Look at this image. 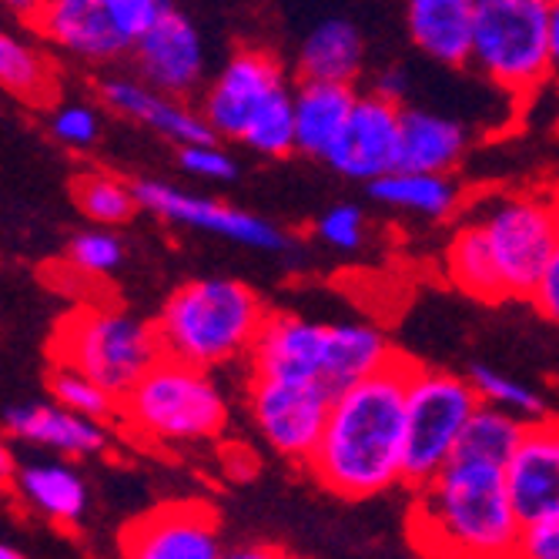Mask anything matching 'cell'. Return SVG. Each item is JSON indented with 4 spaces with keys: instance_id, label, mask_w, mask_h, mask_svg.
I'll list each match as a JSON object with an SVG mask.
<instances>
[{
    "instance_id": "1",
    "label": "cell",
    "mask_w": 559,
    "mask_h": 559,
    "mask_svg": "<svg viewBox=\"0 0 559 559\" xmlns=\"http://www.w3.org/2000/svg\"><path fill=\"white\" fill-rule=\"evenodd\" d=\"M556 245L559 209L552 191H496L460 215L442 269L476 301H530Z\"/></svg>"
},
{
    "instance_id": "2",
    "label": "cell",
    "mask_w": 559,
    "mask_h": 559,
    "mask_svg": "<svg viewBox=\"0 0 559 559\" xmlns=\"http://www.w3.org/2000/svg\"><path fill=\"white\" fill-rule=\"evenodd\" d=\"M413 359L395 355L379 372L332 395L309 473L338 499H372L405 483V389Z\"/></svg>"
},
{
    "instance_id": "3",
    "label": "cell",
    "mask_w": 559,
    "mask_h": 559,
    "mask_svg": "<svg viewBox=\"0 0 559 559\" xmlns=\"http://www.w3.org/2000/svg\"><path fill=\"white\" fill-rule=\"evenodd\" d=\"M405 526L413 546L429 559H520L526 523L502 466L455 455L416 486Z\"/></svg>"
},
{
    "instance_id": "4",
    "label": "cell",
    "mask_w": 559,
    "mask_h": 559,
    "mask_svg": "<svg viewBox=\"0 0 559 559\" xmlns=\"http://www.w3.org/2000/svg\"><path fill=\"white\" fill-rule=\"evenodd\" d=\"M265 298L248 282L212 275L178 285L158 312L162 352L198 369H222L248 359L265 319Z\"/></svg>"
},
{
    "instance_id": "5",
    "label": "cell",
    "mask_w": 559,
    "mask_h": 559,
    "mask_svg": "<svg viewBox=\"0 0 559 559\" xmlns=\"http://www.w3.org/2000/svg\"><path fill=\"white\" fill-rule=\"evenodd\" d=\"M118 416L147 442L205 445L228 426V399L212 369H198L162 355L121 395Z\"/></svg>"
},
{
    "instance_id": "6",
    "label": "cell",
    "mask_w": 559,
    "mask_h": 559,
    "mask_svg": "<svg viewBox=\"0 0 559 559\" xmlns=\"http://www.w3.org/2000/svg\"><path fill=\"white\" fill-rule=\"evenodd\" d=\"M162 355L155 325L124 309H108V305H78L50 335V362L91 376L118 399Z\"/></svg>"
},
{
    "instance_id": "7",
    "label": "cell",
    "mask_w": 559,
    "mask_h": 559,
    "mask_svg": "<svg viewBox=\"0 0 559 559\" xmlns=\"http://www.w3.org/2000/svg\"><path fill=\"white\" fill-rule=\"evenodd\" d=\"M469 64L502 94L530 100L549 81V0H476Z\"/></svg>"
},
{
    "instance_id": "8",
    "label": "cell",
    "mask_w": 559,
    "mask_h": 559,
    "mask_svg": "<svg viewBox=\"0 0 559 559\" xmlns=\"http://www.w3.org/2000/svg\"><path fill=\"white\" fill-rule=\"evenodd\" d=\"M479 409L469 376L413 362L405 389V483L419 486L449 466Z\"/></svg>"
},
{
    "instance_id": "9",
    "label": "cell",
    "mask_w": 559,
    "mask_h": 559,
    "mask_svg": "<svg viewBox=\"0 0 559 559\" xmlns=\"http://www.w3.org/2000/svg\"><path fill=\"white\" fill-rule=\"evenodd\" d=\"M248 416L259 436L285 460L305 466L325 429L332 389L312 379L248 376Z\"/></svg>"
},
{
    "instance_id": "10",
    "label": "cell",
    "mask_w": 559,
    "mask_h": 559,
    "mask_svg": "<svg viewBox=\"0 0 559 559\" xmlns=\"http://www.w3.org/2000/svg\"><path fill=\"white\" fill-rule=\"evenodd\" d=\"M138 205L151 215L165 218L168 225L191 228L201 235H218L228 238L241 248H255V251H292L295 241L285 228L275 222L228 205L222 198H205V194H191L178 185L158 181V178H141L134 181Z\"/></svg>"
},
{
    "instance_id": "11",
    "label": "cell",
    "mask_w": 559,
    "mask_h": 559,
    "mask_svg": "<svg viewBox=\"0 0 559 559\" xmlns=\"http://www.w3.org/2000/svg\"><path fill=\"white\" fill-rule=\"evenodd\" d=\"M288 87L282 61L265 47H241L225 68L201 91V118L218 134V141H238L245 124L262 105Z\"/></svg>"
},
{
    "instance_id": "12",
    "label": "cell",
    "mask_w": 559,
    "mask_h": 559,
    "mask_svg": "<svg viewBox=\"0 0 559 559\" xmlns=\"http://www.w3.org/2000/svg\"><path fill=\"white\" fill-rule=\"evenodd\" d=\"M399 134H402V105L376 91L359 94L348 121L325 151V165L348 181H376L385 171L399 168Z\"/></svg>"
},
{
    "instance_id": "13",
    "label": "cell",
    "mask_w": 559,
    "mask_h": 559,
    "mask_svg": "<svg viewBox=\"0 0 559 559\" xmlns=\"http://www.w3.org/2000/svg\"><path fill=\"white\" fill-rule=\"evenodd\" d=\"M124 559H222L218 516L209 502H165L121 533Z\"/></svg>"
},
{
    "instance_id": "14",
    "label": "cell",
    "mask_w": 559,
    "mask_h": 559,
    "mask_svg": "<svg viewBox=\"0 0 559 559\" xmlns=\"http://www.w3.org/2000/svg\"><path fill=\"white\" fill-rule=\"evenodd\" d=\"M131 55H134L138 78L171 97H191L205 84V71H209L205 40H201L191 17L171 4L162 11L155 27L134 40Z\"/></svg>"
},
{
    "instance_id": "15",
    "label": "cell",
    "mask_w": 559,
    "mask_h": 559,
    "mask_svg": "<svg viewBox=\"0 0 559 559\" xmlns=\"http://www.w3.org/2000/svg\"><path fill=\"white\" fill-rule=\"evenodd\" d=\"M329 352H332V322L295 316V312H272L245 362H248V376L312 379L329 385Z\"/></svg>"
},
{
    "instance_id": "16",
    "label": "cell",
    "mask_w": 559,
    "mask_h": 559,
    "mask_svg": "<svg viewBox=\"0 0 559 559\" xmlns=\"http://www.w3.org/2000/svg\"><path fill=\"white\" fill-rule=\"evenodd\" d=\"M24 21L64 55L91 64L115 61L131 50L100 0H37Z\"/></svg>"
},
{
    "instance_id": "17",
    "label": "cell",
    "mask_w": 559,
    "mask_h": 559,
    "mask_svg": "<svg viewBox=\"0 0 559 559\" xmlns=\"http://www.w3.org/2000/svg\"><path fill=\"white\" fill-rule=\"evenodd\" d=\"M506 469L513 506L523 523H536L559 510V419L526 423Z\"/></svg>"
},
{
    "instance_id": "18",
    "label": "cell",
    "mask_w": 559,
    "mask_h": 559,
    "mask_svg": "<svg viewBox=\"0 0 559 559\" xmlns=\"http://www.w3.org/2000/svg\"><path fill=\"white\" fill-rule=\"evenodd\" d=\"M97 94L111 111H118V115H124V118L151 128V131H158L162 138H168L175 144L215 141L218 138L209 128V121L201 118V111L191 108L185 97H171L165 91H155L141 78H124V74L100 78Z\"/></svg>"
},
{
    "instance_id": "19",
    "label": "cell",
    "mask_w": 559,
    "mask_h": 559,
    "mask_svg": "<svg viewBox=\"0 0 559 559\" xmlns=\"http://www.w3.org/2000/svg\"><path fill=\"white\" fill-rule=\"evenodd\" d=\"M0 426L8 429V436H14L21 442L61 452V455H97L111 442V432L105 423L71 413L55 399L8 405L4 416H0Z\"/></svg>"
},
{
    "instance_id": "20",
    "label": "cell",
    "mask_w": 559,
    "mask_h": 559,
    "mask_svg": "<svg viewBox=\"0 0 559 559\" xmlns=\"http://www.w3.org/2000/svg\"><path fill=\"white\" fill-rule=\"evenodd\" d=\"M405 27L429 61L466 68L473 55L476 0H405Z\"/></svg>"
},
{
    "instance_id": "21",
    "label": "cell",
    "mask_w": 559,
    "mask_h": 559,
    "mask_svg": "<svg viewBox=\"0 0 559 559\" xmlns=\"http://www.w3.org/2000/svg\"><path fill=\"white\" fill-rule=\"evenodd\" d=\"M366 188L376 205L395 215H413L416 222H445L463 209V188L445 171L392 168Z\"/></svg>"
},
{
    "instance_id": "22",
    "label": "cell",
    "mask_w": 559,
    "mask_h": 559,
    "mask_svg": "<svg viewBox=\"0 0 559 559\" xmlns=\"http://www.w3.org/2000/svg\"><path fill=\"white\" fill-rule=\"evenodd\" d=\"M469 151V131L463 121L449 115L402 105V134H399V168L445 171L452 175Z\"/></svg>"
},
{
    "instance_id": "23",
    "label": "cell",
    "mask_w": 559,
    "mask_h": 559,
    "mask_svg": "<svg viewBox=\"0 0 559 559\" xmlns=\"http://www.w3.org/2000/svg\"><path fill=\"white\" fill-rule=\"evenodd\" d=\"M359 91L355 84L338 81H309L298 78L292 87V108H295V151L309 158H325V151L338 138L342 124L348 121Z\"/></svg>"
},
{
    "instance_id": "24",
    "label": "cell",
    "mask_w": 559,
    "mask_h": 559,
    "mask_svg": "<svg viewBox=\"0 0 559 559\" xmlns=\"http://www.w3.org/2000/svg\"><path fill=\"white\" fill-rule=\"evenodd\" d=\"M298 78L355 84L366 71V37L348 17L319 21L298 44Z\"/></svg>"
},
{
    "instance_id": "25",
    "label": "cell",
    "mask_w": 559,
    "mask_h": 559,
    "mask_svg": "<svg viewBox=\"0 0 559 559\" xmlns=\"http://www.w3.org/2000/svg\"><path fill=\"white\" fill-rule=\"evenodd\" d=\"M17 496L58 526H78L87 513V483L61 463H31L14 473Z\"/></svg>"
},
{
    "instance_id": "26",
    "label": "cell",
    "mask_w": 559,
    "mask_h": 559,
    "mask_svg": "<svg viewBox=\"0 0 559 559\" xmlns=\"http://www.w3.org/2000/svg\"><path fill=\"white\" fill-rule=\"evenodd\" d=\"M0 87L27 105H55L58 100V71L44 50L0 31Z\"/></svg>"
},
{
    "instance_id": "27",
    "label": "cell",
    "mask_w": 559,
    "mask_h": 559,
    "mask_svg": "<svg viewBox=\"0 0 559 559\" xmlns=\"http://www.w3.org/2000/svg\"><path fill=\"white\" fill-rule=\"evenodd\" d=\"M74 205L84 218H91L100 228H118L131 222V215L141 209L134 181H124L108 171H84L74 178Z\"/></svg>"
},
{
    "instance_id": "28",
    "label": "cell",
    "mask_w": 559,
    "mask_h": 559,
    "mask_svg": "<svg viewBox=\"0 0 559 559\" xmlns=\"http://www.w3.org/2000/svg\"><path fill=\"white\" fill-rule=\"evenodd\" d=\"M526 423L496 409V405H483L473 413L466 432H463V442H460V452L455 455H469V460H483V463H496V466H506L510 463V455L523 436Z\"/></svg>"
},
{
    "instance_id": "29",
    "label": "cell",
    "mask_w": 559,
    "mask_h": 559,
    "mask_svg": "<svg viewBox=\"0 0 559 559\" xmlns=\"http://www.w3.org/2000/svg\"><path fill=\"white\" fill-rule=\"evenodd\" d=\"M466 376H469V382H473V389H476V395H479L483 405H496V409L510 413V416H516L523 423H533V419L549 416L543 392L536 385L510 376L506 369L476 362Z\"/></svg>"
},
{
    "instance_id": "30",
    "label": "cell",
    "mask_w": 559,
    "mask_h": 559,
    "mask_svg": "<svg viewBox=\"0 0 559 559\" xmlns=\"http://www.w3.org/2000/svg\"><path fill=\"white\" fill-rule=\"evenodd\" d=\"M47 392L55 402H61L64 409L71 413H81L87 419H97V423H108L118 416L121 409V399L115 392H108L105 385H97L91 376L71 369V366H61L55 362L47 372Z\"/></svg>"
},
{
    "instance_id": "31",
    "label": "cell",
    "mask_w": 559,
    "mask_h": 559,
    "mask_svg": "<svg viewBox=\"0 0 559 559\" xmlns=\"http://www.w3.org/2000/svg\"><path fill=\"white\" fill-rule=\"evenodd\" d=\"M312 231L316 241L335 251V255H355L369 241V212L362 205H355V201H338V205L325 209L316 218Z\"/></svg>"
},
{
    "instance_id": "32",
    "label": "cell",
    "mask_w": 559,
    "mask_h": 559,
    "mask_svg": "<svg viewBox=\"0 0 559 559\" xmlns=\"http://www.w3.org/2000/svg\"><path fill=\"white\" fill-rule=\"evenodd\" d=\"M124 262V241L111 228H87L78 231L68 245V265L81 275H115Z\"/></svg>"
},
{
    "instance_id": "33",
    "label": "cell",
    "mask_w": 559,
    "mask_h": 559,
    "mask_svg": "<svg viewBox=\"0 0 559 559\" xmlns=\"http://www.w3.org/2000/svg\"><path fill=\"white\" fill-rule=\"evenodd\" d=\"M178 165L185 168V175L201 178V181H235L238 178V165L222 147L218 138L178 144Z\"/></svg>"
},
{
    "instance_id": "34",
    "label": "cell",
    "mask_w": 559,
    "mask_h": 559,
    "mask_svg": "<svg viewBox=\"0 0 559 559\" xmlns=\"http://www.w3.org/2000/svg\"><path fill=\"white\" fill-rule=\"evenodd\" d=\"M50 134L64 147L84 151L97 141L100 134V118L91 105H61L50 115Z\"/></svg>"
},
{
    "instance_id": "35",
    "label": "cell",
    "mask_w": 559,
    "mask_h": 559,
    "mask_svg": "<svg viewBox=\"0 0 559 559\" xmlns=\"http://www.w3.org/2000/svg\"><path fill=\"white\" fill-rule=\"evenodd\" d=\"M111 17V24L121 31V37L134 47V40L155 27L162 11L168 8V0H100Z\"/></svg>"
},
{
    "instance_id": "36",
    "label": "cell",
    "mask_w": 559,
    "mask_h": 559,
    "mask_svg": "<svg viewBox=\"0 0 559 559\" xmlns=\"http://www.w3.org/2000/svg\"><path fill=\"white\" fill-rule=\"evenodd\" d=\"M520 559H559V510L523 526Z\"/></svg>"
},
{
    "instance_id": "37",
    "label": "cell",
    "mask_w": 559,
    "mask_h": 559,
    "mask_svg": "<svg viewBox=\"0 0 559 559\" xmlns=\"http://www.w3.org/2000/svg\"><path fill=\"white\" fill-rule=\"evenodd\" d=\"M530 301H533V309L549 325L559 329V245L552 248V255H549V262H546V269H543V275H539V282H536V288L530 295Z\"/></svg>"
},
{
    "instance_id": "38",
    "label": "cell",
    "mask_w": 559,
    "mask_h": 559,
    "mask_svg": "<svg viewBox=\"0 0 559 559\" xmlns=\"http://www.w3.org/2000/svg\"><path fill=\"white\" fill-rule=\"evenodd\" d=\"M409 84H413L409 71L399 68V64H392V68H385V71H379V74H376L372 91H376V94H382V97H389V100H399V105H402L405 94H409Z\"/></svg>"
},
{
    "instance_id": "39",
    "label": "cell",
    "mask_w": 559,
    "mask_h": 559,
    "mask_svg": "<svg viewBox=\"0 0 559 559\" xmlns=\"http://www.w3.org/2000/svg\"><path fill=\"white\" fill-rule=\"evenodd\" d=\"M222 559H292L285 549L272 546V543H245L235 549H225Z\"/></svg>"
},
{
    "instance_id": "40",
    "label": "cell",
    "mask_w": 559,
    "mask_h": 559,
    "mask_svg": "<svg viewBox=\"0 0 559 559\" xmlns=\"http://www.w3.org/2000/svg\"><path fill=\"white\" fill-rule=\"evenodd\" d=\"M549 78L559 84V0H549Z\"/></svg>"
},
{
    "instance_id": "41",
    "label": "cell",
    "mask_w": 559,
    "mask_h": 559,
    "mask_svg": "<svg viewBox=\"0 0 559 559\" xmlns=\"http://www.w3.org/2000/svg\"><path fill=\"white\" fill-rule=\"evenodd\" d=\"M14 473H17V460H14V449H11V436L4 426H0V483H11Z\"/></svg>"
},
{
    "instance_id": "42",
    "label": "cell",
    "mask_w": 559,
    "mask_h": 559,
    "mask_svg": "<svg viewBox=\"0 0 559 559\" xmlns=\"http://www.w3.org/2000/svg\"><path fill=\"white\" fill-rule=\"evenodd\" d=\"M34 4H37V0H0V8H8V11H14L21 17H27Z\"/></svg>"
},
{
    "instance_id": "43",
    "label": "cell",
    "mask_w": 559,
    "mask_h": 559,
    "mask_svg": "<svg viewBox=\"0 0 559 559\" xmlns=\"http://www.w3.org/2000/svg\"><path fill=\"white\" fill-rule=\"evenodd\" d=\"M0 559H27V556L17 552L14 546H4V543H0Z\"/></svg>"
},
{
    "instance_id": "44",
    "label": "cell",
    "mask_w": 559,
    "mask_h": 559,
    "mask_svg": "<svg viewBox=\"0 0 559 559\" xmlns=\"http://www.w3.org/2000/svg\"><path fill=\"white\" fill-rule=\"evenodd\" d=\"M552 194H556V209H559V188H556V191H552Z\"/></svg>"
}]
</instances>
